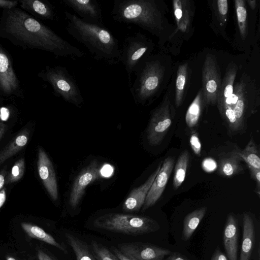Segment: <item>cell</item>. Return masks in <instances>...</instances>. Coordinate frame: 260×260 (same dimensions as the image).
Returning <instances> with one entry per match:
<instances>
[{"instance_id":"cell-1","label":"cell","mask_w":260,"mask_h":260,"mask_svg":"<svg viewBox=\"0 0 260 260\" xmlns=\"http://www.w3.org/2000/svg\"><path fill=\"white\" fill-rule=\"evenodd\" d=\"M4 29L21 43L49 52L56 57L76 59L84 56V53L79 48L19 9H8Z\"/></svg>"},{"instance_id":"cell-2","label":"cell","mask_w":260,"mask_h":260,"mask_svg":"<svg viewBox=\"0 0 260 260\" xmlns=\"http://www.w3.org/2000/svg\"><path fill=\"white\" fill-rule=\"evenodd\" d=\"M64 15L68 33L84 45L95 60L107 66L121 62L119 41L107 27L84 22L67 11Z\"/></svg>"},{"instance_id":"cell-3","label":"cell","mask_w":260,"mask_h":260,"mask_svg":"<svg viewBox=\"0 0 260 260\" xmlns=\"http://www.w3.org/2000/svg\"><path fill=\"white\" fill-rule=\"evenodd\" d=\"M111 16L115 21L136 25L158 36L162 14L155 0H114Z\"/></svg>"},{"instance_id":"cell-4","label":"cell","mask_w":260,"mask_h":260,"mask_svg":"<svg viewBox=\"0 0 260 260\" xmlns=\"http://www.w3.org/2000/svg\"><path fill=\"white\" fill-rule=\"evenodd\" d=\"M134 73L136 79L129 86L136 103L150 102L159 88L164 69L158 59L148 57L139 64Z\"/></svg>"},{"instance_id":"cell-5","label":"cell","mask_w":260,"mask_h":260,"mask_svg":"<svg viewBox=\"0 0 260 260\" xmlns=\"http://www.w3.org/2000/svg\"><path fill=\"white\" fill-rule=\"evenodd\" d=\"M94 227L113 232L139 235L158 231L160 226L154 219L146 216L122 213H110L97 217Z\"/></svg>"},{"instance_id":"cell-6","label":"cell","mask_w":260,"mask_h":260,"mask_svg":"<svg viewBox=\"0 0 260 260\" xmlns=\"http://www.w3.org/2000/svg\"><path fill=\"white\" fill-rule=\"evenodd\" d=\"M41 77L51 85L56 96L77 107L82 106L84 101L81 90L66 68L47 67L41 73Z\"/></svg>"},{"instance_id":"cell-7","label":"cell","mask_w":260,"mask_h":260,"mask_svg":"<svg viewBox=\"0 0 260 260\" xmlns=\"http://www.w3.org/2000/svg\"><path fill=\"white\" fill-rule=\"evenodd\" d=\"M152 43L146 36L137 32L125 38L121 47V62L128 75V87L131 85V76L142 61L148 57Z\"/></svg>"},{"instance_id":"cell-8","label":"cell","mask_w":260,"mask_h":260,"mask_svg":"<svg viewBox=\"0 0 260 260\" xmlns=\"http://www.w3.org/2000/svg\"><path fill=\"white\" fill-rule=\"evenodd\" d=\"M168 98L155 109L151 115L147 131V138L151 146L159 145L172 125L174 114Z\"/></svg>"},{"instance_id":"cell-9","label":"cell","mask_w":260,"mask_h":260,"mask_svg":"<svg viewBox=\"0 0 260 260\" xmlns=\"http://www.w3.org/2000/svg\"><path fill=\"white\" fill-rule=\"evenodd\" d=\"M221 83L220 73L215 59L212 55H207L204 63L201 89L205 106L217 103Z\"/></svg>"},{"instance_id":"cell-10","label":"cell","mask_w":260,"mask_h":260,"mask_svg":"<svg viewBox=\"0 0 260 260\" xmlns=\"http://www.w3.org/2000/svg\"><path fill=\"white\" fill-rule=\"evenodd\" d=\"M101 176L99 162L93 159L80 172L74 181L69 197V204L72 208L77 207L86 187Z\"/></svg>"},{"instance_id":"cell-11","label":"cell","mask_w":260,"mask_h":260,"mask_svg":"<svg viewBox=\"0 0 260 260\" xmlns=\"http://www.w3.org/2000/svg\"><path fill=\"white\" fill-rule=\"evenodd\" d=\"M119 250L135 260H162L171 253L168 249L140 242L123 243Z\"/></svg>"},{"instance_id":"cell-12","label":"cell","mask_w":260,"mask_h":260,"mask_svg":"<svg viewBox=\"0 0 260 260\" xmlns=\"http://www.w3.org/2000/svg\"><path fill=\"white\" fill-rule=\"evenodd\" d=\"M174 166V160L170 157L165 159L146 197L142 210L153 206L162 194Z\"/></svg>"},{"instance_id":"cell-13","label":"cell","mask_w":260,"mask_h":260,"mask_svg":"<svg viewBox=\"0 0 260 260\" xmlns=\"http://www.w3.org/2000/svg\"><path fill=\"white\" fill-rule=\"evenodd\" d=\"M78 17L87 23L104 25L101 7L96 0H62Z\"/></svg>"},{"instance_id":"cell-14","label":"cell","mask_w":260,"mask_h":260,"mask_svg":"<svg viewBox=\"0 0 260 260\" xmlns=\"http://www.w3.org/2000/svg\"><path fill=\"white\" fill-rule=\"evenodd\" d=\"M38 170L40 177L54 200L58 198V188L55 171L52 164L44 150L39 149Z\"/></svg>"},{"instance_id":"cell-15","label":"cell","mask_w":260,"mask_h":260,"mask_svg":"<svg viewBox=\"0 0 260 260\" xmlns=\"http://www.w3.org/2000/svg\"><path fill=\"white\" fill-rule=\"evenodd\" d=\"M161 166L160 163L144 183L132 190L123 204V211L132 212L138 211L141 209L144 205L147 193Z\"/></svg>"},{"instance_id":"cell-16","label":"cell","mask_w":260,"mask_h":260,"mask_svg":"<svg viewBox=\"0 0 260 260\" xmlns=\"http://www.w3.org/2000/svg\"><path fill=\"white\" fill-rule=\"evenodd\" d=\"M238 234L237 219L230 213L227 216L223 234V245L229 260H238Z\"/></svg>"},{"instance_id":"cell-17","label":"cell","mask_w":260,"mask_h":260,"mask_svg":"<svg viewBox=\"0 0 260 260\" xmlns=\"http://www.w3.org/2000/svg\"><path fill=\"white\" fill-rule=\"evenodd\" d=\"M18 81L8 55L0 48V89L11 94L18 88Z\"/></svg>"},{"instance_id":"cell-18","label":"cell","mask_w":260,"mask_h":260,"mask_svg":"<svg viewBox=\"0 0 260 260\" xmlns=\"http://www.w3.org/2000/svg\"><path fill=\"white\" fill-rule=\"evenodd\" d=\"M243 235L239 260H250L253 252L255 239V226L252 216L248 213L243 219Z\"/></svg>"},{"instance_id":"cell-19","label":"cell","mask_w":260,"mask_h":260,"mask_svg":"<svg viewBox=\"0 0 260 260\" xmlns=\"http://www.w3.org/2000/svg\"><path fill=\"white\" fill-rule=\"evenodd\" d=\"M241 160L237 149L228 152L219 160V173L223 176L231 177L242 172Z\"/></svg>"},{"instance_id":"cell-20","label":"cell","mask_w":260,"mask_h":260,"mask_svg":"<svg viewBox=\"0 0 260 260\" xmlns=\"http://www.w3.org/2000/svg\"><path fill=\"white\" fill-rule=\"evenodd\" d=\"M207 210L206 207H203L186 215L183 221L181 237L182 240L187 241L191 237L205 216Z\"/></svg>"},{"instance_id":"cell-21","label":"cell","mask_w":260,"mask_h":260,"mask_svg":"<svg viewBox=\"0 0 260 260\" xmlns=\"http://www.w3.org/2000/svg\"><path fill=\"white\" fill-rule=\"evenodd\" d=\"M21 226L25 233L30 238L37 239L59 249L66 253V247L58 243L51 235L46 232L41 228L29 223L22 222Z\"/></svg>"},{"instance_id":"cell-22","label":"cell","mask_w":260,"mask_h":260,"mask_svg":"<svg viewBox=\"0 0 260 260\" xmlns=\"http://www.w3.org/2000/svg\"><path fill=\"white\" fill-rule=\"evenodd\" d=\"M188 1L175 0L173 1V10L178 28L185 32L190 24L191 12Z\"/></svg>"},{"instance_id":"cell-23","label":"cell","mask_w":260,"mask_h":260,"mask_svg":"<svg viewBox=\"0 0 260 260\" xmlns=\"http://www.w3.org/2000/svg\"><path fill=\"white\" fill-rule=\"evenodd\" d=\"M65 237L72 248L77 260H96L84 242L69 233H65Z\"/></svg>"},{"instance_id":"cell-24","label":"cell","mask_w":260,"mask_h":260,"mask_svg":"<svg viewBox=\"0 0 260 260\" xmlns=\"http://www.w3.org/2000/svg\"><path fill=\"white\" fill-rule=\"evenodd\" d=\"M204 106V96L201 89L190 105L186 113L185 122L189 127L192 128L197 125Z\"/></svg>"},{"instance_id":"cell-25","label":"cell","mask_w":260,"mask_h":260,"mask_svg":"<svg viewBox=\"0 0 260 260\" xmlns=\"http://www.w3.org/2000/svg\"><path fill=\"white\" fill-rule=\"evenodd\" d=\"M237 151L242 160L244 161L248 167L260 169L259 155L252 137L243 150H237Z\"/></svg>"},{"instance_id":"cell-26","label":"cell","mask_w":260,"mask_h":260,"mask_svg":"<svg viewBox=\"0 0 260 260\" xmlns=\"http://www.w3.org/2000/svg\"><path fill=\"white\" fill-rule=\"evenodd\" d=\"M20 2L22 8L34 12L43 18L52 20L54 17L52 8L43 2L38 0H24Z\"/></svg>"},{"instance_id":"cell-27","label":"cell","mask_w":260,"mask_h":260,"mask_svg":"<svg viewBox=\"0 0 260 260\" xmlns=\"http://www.w3.org/2000/svg\"><path fill=\"white\" fill-rule=\"evenodd\" d=\"M189 160V155L187 150L183 151L177 159L173 178V187L175 189L179 188L185 179Z\"/></svg>"},{"instance_id":"cell-28","label":"cell","mask_w":260,"mask_h":260,"mask_svg":"<svg viewBox=\"0 0 260 260\" xmlns=\"http://www.w3.org/2000/svg\"><path fill=\"white\" fill-rule=\"evenodd\" d=\"M187 64L184 63L180 65L177 70L175 91V103L177 107L180 106L183 100L187 77Z\"/></svg>"},{"instance_id":"cell-29","label":"cell","mask_w":260,"mask_h":260,"mask_svg":"<svg viewBox=\"0 0 260 260\" xmlns=\"http://www.w3.org/2000/svg\"><path fill=\"white\" fill-rule=\"evenodd\" d=\"M235 3L240 33L242 39H245L247 31V11L245 1L236 0Z\"/></svg>"},{"instance_id":"cell-30","label":"cell","mask_w":260,"mask_h":260,"mask_svg":"<svg viewBox=\"0 0 260 260\" xmlns=\"http://www.w3.org/2000/svg\"><path fill=\"white\" fill-rule=\"evenodd\" d=\"M91 247L96 260H120L106 247L95 241L92 242Z\"/></svg>"},{"instance_id":"cell-31","label":"cell","mask_w":260,"mask_h":260,"mask_svg":"<svg viewBox=\"0 0 260 260\" xmlns=\"http://www.w3.org/2000/svg\"><path fill=\"white\" fill-rule=\"evenodd\" d=\"M221 116L225 119L228 124L229 128L232 131H237L240 129L234 111L230 107L223 106L218 109Z\"/></svg>"},{"instance_id":"cell-32","label":"cell","mask_w":260,"mask_h":260,"mask_svg":"<svg viewBox=\"0 0 260 260\" xmlns=\"http://www.w3.org/2000/svg\"><path fill=\"white\" fill-rule=\"evenodd\" d=\"M245 90L239 98L233 110L236 116L238 124L241 127L243 122L244 113L246 104Z\"/></svg>"},{"instance_id":"cell-33","label":"cell","mask_w":260,"mask_h":260,"mask_svg":"<svg viewBox=\"0 0 260 260\" xmlns=\"http://www.w3.org/2000/svg\"><path fill=\"white\" fill-rule=\"evenodd\" d=\"M217 11L221 21L224 23L226 21L228 11V2L226 0H218L216 1Z\"/></svg>"},{"instance_id":"cell-34","label":"cell","mask_w":260,"mask_h":260,"mask_svg":"<svg viewBox=\"0 0 260 260\" xmlns=\"http://www.w3.org/2000/svg\"><path fill=\"white\" fill-rule=\"evenodd\" d=\"M24 161L23 159L19 160L13 167L11 171V181L20 179L23 174Z\"/></svg>"},{"instance_id":"cell-35","label":"cell","mask_w":260,"mask_h":260,"mask_svg":"<svg viewBox=\"0 0 260 260\" xmlns=\"http://www.w3.org/2000/svg\"><path fill=\"white\" fill-rule=\"evenodd\" d=\"M189 142L193 152L200 156L201 153V143L197 133L192 134L190 137Z\"/></svg>"},{"instance_id":"cell-36","label":"cell","mask_w":260,"mask_h":260,"mask_svg":"<svg viewBox=\"0 0 260 260\" xmlns=\"http://www.w3.org/2000/svg\"><path fill=\"white\" fill-rule=\"evenodd\" d=\"M202 167L206 172H210L213 171L216 169L217 165L213 159L207 158L203 161Z\"/></svg>"},{"instance_id":"cell-37","label":"cell","mask_w":260,"mask_h":260,"mask_svg":"<svg viewBox=\"0 0 260 260\" xmlns=\"http://www.w3.org/2000/svg\"><path fill=\"white\" fill-rule=\"evenodd\" d=\"M251 177L255 181L258 190V194L259 193L260 187V169L249 167Z\"/></svg>"},{"instance_id":"cell-38","label":"cell","mask_w":260,"mask_h":260,"mask_svg":"<svg viewBox=\"0 0 260 260\" xmlns=\"http://www.w3.org/2000/svg\"><path fill=\"white\" fill-rule=\"evenodd\" d=\"M210 260H229L226 255L223 253L219 247L214 251Z\"/></svg>"},{"instance_id":"cell-39","label":"cell","mask_w":260,"mask_h":260,"mask_svg":"<svg viewBox=\"0 0 260 260\" xmlns=\"http://www.w3.org/2000/svg\"><path fill=\"white\" fill-rule=\"evenodd\" d=\"M17 5L16 1H9L5 0H0V7L7 9H11Z\"/></svg>"},{"instance_id":"cell-40","label":"cell","mask_w":260,"mask_h":260,"mask_svg":"<svg viewBox=\"0 0 260 260\" xmlns=\"http://www.w3.org/2000/svg\"><path fill=\"white\" fill-rule=\"evenodd\" d=\"M15 142L18 146L22 147L26 144L27 138L25 135H20L16 138Z\"/></svg>"},{"instance_id":"cell-41","label":"cell","mask_w":260,"mask_h":260,"mask_svg":"<svg viewBox=\"0 0 260 260\" xmlns=\"http://www.w3.org/2000/svg\"><path fill=\"white\" fill-rule=\"evenodd\" d=\"M113 250H114L115 255L120 260H135L130 257L124 254L119 249H118L116 248H114Z\"/></svg>"},{"instance_id":"cell-42","label":"cell","mask_w":260,"mask_h":260,"mask_svg":"<svg viewBox=\"0 0 260 260\" xmlns=\"http://www.w3.org/2000/svg\"><path fill=\"white\" fill-rule=\"evenodd\" d=\"M9 117V110L6 107L0 109V118L3 121H6Z\"/></svg>"},{"instance_id":"cell-43","label":"cell","mask_w":260,"mask_h":260,"mask_svg":"<svg viewBox=\"0 0 260 260\" xmlns=\"http://www.w3.org/2000/svg\"><path fill=\"white\" fill-rule=\"evenodd\" d=\"M37 256L39 260H53L50 256L42 250L38 251Z\"/></svg>"},{"instance_id":"cell-44","label":"cell","mask_w":260,"mask_h":260,"mask_svg":"<svg viewBox=\"0 0 260 260\" xmlns=\"http://www.w3.org/2000/svg\"><path fill=\"white\" fill-rule=\"evenodd\" d=\"M6 192L4 189L0 191V208L4 205L6 201Z\"/></svg>"},{"instance_id":"cell-45","label":"cell","mask_w":260,"mask_h":260,"mask_svg":"<svg viewBox=\"0 0 260 260\" xmlns=\"http://www.w3.org/2000/svg\"><path fill=\"white\" fill-rule=\"evenodd\" d=\"M170 260H186L183 257L176 253H173L168 257Z\"/></svg>"},{"instance_id":"cell-46","label":"cell","mask_w":260,"mask_h":260,"mask_svg":"<svg viewBox=\"0 0 260 260\" xmlns=\"http://www.w3.org/2000/svg\"><path fill=\"white\" fill-rule=\"evenodd\" d=\"M247 2L251 9H255L256 7V1L255 0H248Z\"/></svg>"},{"instance_id":"cell-47","label":"cell","mask_w":260,"mask_h":260,"mask_svg":"<svg viewBox=\"0 0 260 260\" xmlns=\"http://www.w3.org/2000/svg\"><path fill=\"white\" fill-rule=\"evenodd\" d=\"M5 183V178L3 175L0 174V189L2 188Z\"/></svg>"},{"instance_id":"cell-48","label":"cell","mask_w":260,"mask_h":260,"mask_svg":"<svg viewBox=\"0 0 260 260\" xmlns=\"http://www.w3.org/2000/svg\"><path fill=\"white\" fill-rule=\"evenodd\" d=\"M6 260H17L14 257L11 256H6Z\"/></svg>"},{"instance_id":"cell-49","label":"cell","mask_w":260,"mask_h":260,"mask_svg":"<svg viewBox=\"0 0 260 260\" xmlns=\"http://www.w3.org/2000/svg\"><path fill=\"white\" fill-rule=\"evenodd\" d=\"M166 260H170L169 258H168Z\"/></svg>"}]
</instances>
